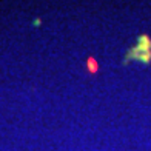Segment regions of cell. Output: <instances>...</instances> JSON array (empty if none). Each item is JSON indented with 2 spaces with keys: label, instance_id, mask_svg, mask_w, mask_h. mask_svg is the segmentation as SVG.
Listing matches in <instances>:
<instances>
[{
  "label": "cell",
  "instance_id": "6da1fadb",
  "mask_svg": "<svg viewBox=\"0 0 151 151\" xmlns=\"http://www.w3.org/2000/svg\"><path fill=\"white\" fill-rule=\"evenodd\" d=\"M129 57L142 60V62H150L151 60V40H150L148 36H142L139 39V43L131 50Z\"/></svg>",
  "mask_w": 151,
  "mask_h": 151
}]
</instances>
